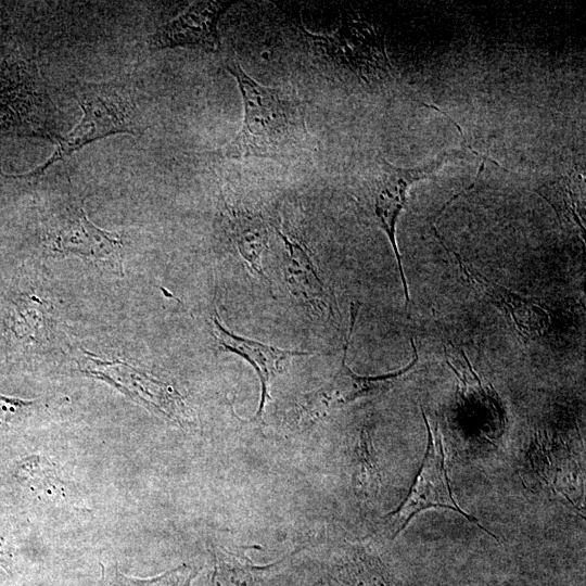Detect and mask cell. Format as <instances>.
Instances as JSON below:
<instances>
[{
  "label": "cell",
  "instance_id": "16",
  "mask_svg": "<svg viewBox=\"0 0 586 586\" xmlns=\"http://www.w3.org/2000/svg\"><path fill=\"white\" fill-rule=\"evenodd\" d=\"M537 193L549 203L561 221L574 224L584 232L573 191L565 179L560 178L548 182L538 188Z\"/></svg>",
  "mask_w": 586,
  "mask_h": 586
},
{
  "label": "cell",
  "instance_id": "2",
  "mask_svg": "<svg viewBox=\"0 0 586 586\" xmlns=\"http://www.w3.org/2000/svg\"><path fill=\"white\" fill-rule=\"evenodd\" d=\"M460 151H448L428 164L412 167L396 166L380 157L369 166L358 181L357 199L367 213L385 233L398 268L406 307L410 303L402 255L399 253L396 226L404 209L409 188L437 171L450 158L461 157Z\"/></svg>",
  "mask_w": 586,
  "mask_h": 586
},
{
  "label": "cell",
  "instance_id": "8",
  "mask_svg": "<svg viewBox=\"0 0 586 586\" xmlns=\"http://www.w3.org/2000/svg\"><path fill=\"white\" fill-rule=\"evenodd\" d=\"M360 309L359 303L351 304L349 327L344 339L343 356L340 368L323 385L300 394L288 411L286 424L292 430L304 431L319 422L330 411L353 403L346 362L351 339Z\"/></svg>",
  "mask_w": 586,
  "mask_h": 586
},
{
  "label": "cell",
  "instance_id": "12",
  "mask_svg": "<svg viewBox=\"0 0 586 586\" xmlns=\"http://www.w3.org/2000/svg\"><path fill=\"white\" fill-rule=\"evenodd\" d=\"M228 231L251 271L266 279L263 256L268 246L269 230L263 217L258 214L232 212L229 216Z\"/></svg>",
  "mask_w": 586,
  "mask_h": 586
},
{
  "label": "cell",
  "instance_id": "13",
  "mask_svg": "<svg viewBox=\"0 0 586 586\" xmlns=\"http://www.w3.org/2000/svg\"><path fill=\"white\" fill-rule=\"evenodd\" d=\"M215 571L213 586H252L263 571L270 566H257L245 555L225 548L214 549Z\"/></svg>",
  "mask_w": 586,
  "mask_h": 586
},
{
  "label": "cell",
  "instance_id": "9",
  "mask_svg": "<svg viewBox=\"0 0 586 586\" xmlns=\"http://www.w3.org/2000/svg\"><path fill=\"white\" fill-rule=\"evenodd\" d=\"M212 327L217 346L228 353L235 354L245 359L256 371L260 385V403L255 418L260 419L266 405L270 400V384L285 367L288 360L295 356H309L313 353L289 351L259 341L244 337L229 331L220 321L215 311L212 316Z\"/></svg>",
  "mask_w": 586,
  "mask_h": 586
},
{
  "label": "cell",
  "instance_id": "17",
  "mask_svg": "<svg viewBox=\"0 0 586 586\" xmlns=\"http://www.w3.org/2000/svg\"><path fill=\"white\" fill-rule=\"evenodd\" d=\"M105 574L109 586H190L195 571L188 565H180L156 577L143 579L123 575L116 570Z\"/></svg>",
  "mask_w": 586,
  "mask_h": 586
},
{
  "label": "cell",
  "instance_id": "15",
  "mask_svg": "<svg viewBox=\"0 0 586 586\" xmlns=\"http://www.w3.org/2000/svg\"><path fill=\"white\" fill-rule=\"evenodd\" d=\"M38 402L0 393V443L15 436L36 409Z\"/></svg>",
  "mask_w": 586,
  "mask_h": 586
},
{
  "label": "cell",
  "instance_id": "3",
  "mask_svg": "<svg viewBox=\"0 0 586 586\" xmlns=\"http://www.w3.org/2000/svg\"><path fill=\"white\" fill-rule=\"evenodd\" d=\"M78 102L84 112L80 122L65 137L58 138L54 152L44 163L23 177L41 175L52 164L97 139L117 132H136V104L126 91L109 85H93L81 91Z\"/></svg>",
  "mask_w": 586,
  "mask_h": 586
},
{
  "label": "cell",
  "instance_id": "4",
  "mask_svg": "<svg viewBox=\"0 0 586 586\" xmlns=\"http://www.w3.org/2000/svg\"><path fill=\"white\" fill-rule=\"evenodd\" d=\"M422 417L428 430L426 453L409 495L402 506L388 515L392 536L398 535L418 512L428 508L442 507L461 513L467 520L497 538L492 532L484 528L474 517L463 511L453 498L445 468L442 433L438 425H432L429 422L423 410Z\"/></svg>",
  "mask_w": 586,
  "mask_h": 586
},
{
  "label": "cell",
  "instance_id": "6",
  "mask_svg": "<svg viewBox=\"0 0 586 586\" xmlns=\"http://www.w3.org/2000/svg\"><path fill=\"white\" fill-rule=\"evenodd\" d=\"M446 249L454 254L468 283L511 320L524 342L546 333L550 326V315L540 303L489 280L463 262L458 253L447 245Z\"/></svg>",
  "mask_w": 586,
  "mask_h": 586
},
{
  "label": "cell",
  "instance_id": "14",
  "mask_svg": "<svg viewBox=\"0 0 586 586\" xmlns=\"http://www.w3.org/2000/svg\"><path fill=\"white\" fill-rule=\"evenodd\" d=\"M343 578L351 586H394L379 559L361 548L346 553Z\"/></svg>",
  "mask_w": 586,
  "mask_h": 586
},
{
  "label": "cell",
  "instance_id": "1",
  "mask_svg": "<svg viewBox=\"0 0 586 586\" xmlns=\"http://www.w3.org/2000/svg\"><path fill=\"white\" fill-rule=\"evenodd\" d=\"M225 67L237 81L244 118L240 131L219 151L220 156L294 163L315 153L317 143L307 128L305 109L296 94L257 82L234 60H228Z\"/></svg>",
  "mask_w": 586,
  "mask_h": 586
},
{
  "label": "cell",
  "instance_id": "7",
  "mask_svg": "<svg viewBox=\"0 0 586 586\" xmlns=\"http://www.w3.org/2000/svg\"><path fill=\"white\" fill-rule=\"evenodd\" d=\"M232 1H195L151 38L152 49L195 47L217 52L220 49L218 23Z\"/></svg>",
  "mask_w": 586,
  "mask_h": 586
},
{
  "label": "cell",
  "instance_id": "11",
  "mask_svg": "<svg viewBox=\"0 0 586 586\" xmlns=\"http://www.w3.org/2000/svg\"><path fill=\"white\" fill-rule=\"evenodd\" d=\"M0 487L36 498L65 496L66 488L54 467L40 455L11 458L0 466Z\"/></svg>",
  "mask_w": 586,
  "mask_h": 586
},
{
  "label": "cell",
  "instance_id": "10",
  "mask_svg": "<svg viewBox=\"0 0 586 586\" xmlns=\"http://www.w3.org/2000/svg\"><path fill=\"white\" fill-rule=\"evenodd\" d=\"M278 232L285 245V280L292 293L316 314L327 315L335 320L339 313L335 297L319 273L309 251L282 231Z\"/></svg>",
  "mask_w": 586,
  "mask_h": 586
},
{
  "label": "cell",
  "instance_id": "18",
  "mask_svg": "<svg viewBox=\"0 0 586 586\" xmlns=\"http://www.w3.org/2000/svg\"><path fill=\"white\" fill-rule=\"evenodd\" d=\"M5 509L0 507V566L11 573L18 557V533Z\"/></svg>",
  "mask_w": 586,
  "mask_h": 586
},
{
  "label": "cell",
  "instance_id": "5",
  "mask_svg": "<svg viewBox=\"0 0 586 586\" xmlns=\"http://www.w3.org/2000/svg\"><path fill=\"white\" fill-rule=\"evenodd\" d=\"M49 247L61 254H74L114 270L122 268L123 240L93 225L84 208L68 213L49 231Z\"/></svg>",
  "mask_w": 586,
  "mask_h": 586
}]
</instances>
